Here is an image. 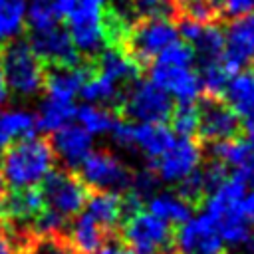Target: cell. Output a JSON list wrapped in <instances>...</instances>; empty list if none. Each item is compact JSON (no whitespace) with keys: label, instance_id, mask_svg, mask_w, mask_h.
Masks as SVG:
<instances>
[{"label":"cell","instance_id":"obj_1","mask_svg":"<svg viewBox=\"0 0 254 254\" xmlns=\"http://www.w3.org/2000/svg\"><path fill=\"white\" fill-rule=\"evenodd\" d=\"M56 153L48 137H22L2 151L0 169L12 189L38 187L54 169Z\"/></svg>","mask_w":254,"mask_h":254},{"label":"cell","instance_id":"obj_2","mask_svg":"<svg viewBox=\"0 0 254 254\" xmlns=\"http://www.w3.org/2000/svg\"><path fill=\"white\" fill-rule=\"evenodd\" d=\"M177 22L169 14H143L129 24L119 52H123L143 69L149 67L167 46L177 42Z\"/></svg>","mask_w":254,"mask_h":254},{"label":"cell","instance_id":"obj_3","mask_svg":"<svg viewBox=\"0 0 254 254\" xmlns=\"http://www.w3.org/2000/svg\"><path fill=\"white\" fill-rule=\"evenodd\" d=\"M246 194V185L236 175H228L206 198V216L214 224L224 242L244 244L254 230L240 212V200Z\"/></svg>","mask_w":254,"mask_h":254},{"label":"cell","instance_id":"obj_4","mask_svg":"<svg viewBox=\"0 0 254 254\" xmlns=\"http://www.w3.org/2000/svg\"><path fill=\"white\" fill-rule=\"evenodd\" d=\"M0 60L4 69V79L10 91L22 97H32L44 89L46 65L34 54L28 42L10 40L0 46Z\"/></svg>","mask_w":254,"mask_h":254},{"label":"cell","instance_id":"obj_5","mask_svg":"<svg viewBox=\"0 0 254 254\" xmlns=\"http://www.w3.org/2000/svg\"><path fill=\"white\" fill-rule=\"evenodd\" d=\"M117 236L135 254H167L173 250V224L149 210H135L123 218Z\"/></svg>","mask_w":254,"mask_h":254},{"label":"cell","instance_id":"obj_6","mask_svg":"<svg viewBox=\"0 0 254 254\" xmlns=\"http://www.w3.org/2000/svg\"><path fill=\"white\" fill-rule=\"evenodd\" d=\"M171 95L151 79H135L115 105L119 119H135L141 123H165L173 113Z\"/></svg>","mask_w":254,"mask_h":254},{"label":"cell","instance_id":"obj_7","mask_svg":"<svg viewBox=\"0 0 254 254\" xmlns=\"http://www.w3.org/2000/svg\"><path fill=\"white\" fill-rule=\"evenodd\" d=\"M42 198L44 206L58 212L64 218L77 216L87 202L89 189L71 169H52L42 181Z\"/></svg>","mask_w":254,"mask_h":254},{"label":"cell","instance_id":"obj_8","mask_svg":"<svg viewBox=\"0 0 254 254\" xmlns=\"http://www.w3.org/2000/svg\"><path fill=\"white\" fill-rule=\"evenodd\" d=\"M79 179L89 190H109L125 194L131 189L133 173L109 151H89V155L79 163Z\"/></svg>","mask_w":254,"mask_h":254},{"label":"cell","instance_id":"obj_9","mask_svg":"<svg viewBox=\"0 0 254 254\" xmlns=\"http://www.w3.org/2000/svg\"><path fill=\"white\" fill-rule=\"evenodd\" d=\"M198 127L196 139L200 143H216L240 137L242 121L240 115L222 99L210 95H198Z\"/></svg>","mask_w":254,"mask_h":254},{"label":"cell","instance_id":"obj_10","mask_svg":"<svg viewBox=\"0 0 254 254\" xmlns=\"http://www.w3.org/2000/svg\"><path fill=\"white\" fill-rule=\"evenodd\" d=\"M111 135L115 143L123 149H139L149 159V163L161 157L175 141L171 127H167L165 123H133L117 119L111 129Z\"/></svg>","mask_w":254,"mask_h":254},{"label":"cell","instance_id":"obj_11","mask_svg":"<svg viewBox=\"0 0 254 254\" xmlns=\"http://www.w3.org/2000/svg\"><path fill=\"white\" fill-rule=\"evenodd\" d=\"M65 30L79 56L93 60L105 48L101 30V4H95L91 0H79L77 6L67 14Z\"/></svg>","mask_w":254,"mask_h":254},{"label":"cell","instance_id":"obj_12","mask_svg":"<svg viewBox=\"0 0 254 254\" xmlns=\"http://www.w3.org/2000/svg\"><path fill=\"white\" fill-rule=\"evenodd\" d=\"M202 157V143L194 137H179L171 143V147L157 157L153 163H149V171L159 181L165 183H179L187 175L198 169Z\"/></svg>","mask_w":254,"mask_h":254},{"label":"cell","instance_id":"obj_13","mask_svg":"<svg viewBox=\"0 0 254 254\" xmlns=\"http://www.w3.org/2000/svg\"><path fill=\"white\" fill-rule=\"evenodd\" d=\"M28 44L46 67H75L81 64V56L67 30L60 24L42 32H30Z\"/></svg>","mask_w":254,"mask_h":254},{"label":"cell","instance_id":"obj_14","mask_svg":"<svg viewBox=\"0 0 254 254\" xmlns=\"http://www.w3.org/2000/svg\"><path fill=\"white\" fill-rule=\"evenodd\" d=\"M220 62L230 77L244 69L250 62L254 64V12L238 16L228 24Z\"/></svg>","mask_w":254,"mask_h":254},{"label":"cell","instance_id":"obj_15","mask_svg":"<svg viewBox=\"0 0 254 254\" xmlns=\"http://www.w3.org/2000/svg\"><path fill=\"white\" fill-rule=\"evenodd\" d=\"M175 254H224V240L206 214L189 218L175 230Z\"/></svg>","mask_w":254,"mask_h":254},{"label":"cell","instance_id":"obj_16","mask_svg":"<svg viewBox=\"0 0 254 254\" xmlns=\"http://www.w3.org/2000/svg\"><path fill=\"white\" fill-rule=\"evenodd\" d=\"M151 81L165 89L169 95H175L179 101H194L200 93V77L192 65H179L155 60L151 65Z\"/></svg>","mask_w":254,"mask_h":254},{"label":"cell","instance_id":"obj_17","mask_svg":"<svg viewBox=\"0 0 254 254\" xmlns=\"http://www.w3.org/2000/svg\"><path fill=\"white\" fill-rule=\"evenodd\" d=\"M52 149L56 153V157H60L67 167L65 169H77L79 163L89 155L91 151V135L81 127V125H64L60 129H56L50 137Z\"/></svg>","mask_w":254,"mask_h":254},{"label":"cell","instance_id":"obj_18","mask_svg":"<svg viewBox=\"0 0 254 254\" xmlns=\"http://www.w3.org/2000/svg\"><path fill=\"white\" fill-rule=\"evenodd\" d=\"M87 73H89V60L81 62L75 67H46V79H44L46 97L73 103V97L79 93Z\"/></svg>","mask_w":254,"mask_h":254},{"label":"cell","instance_id":"obj_19","mask_svg":"<svg viewBox=\"0 0 254 254\" xmlns=\"http://www.w3.org/2000/svg\"><path fill=\"white\" fill-rule=\"evenodd\" d=\"M85 208H87L85 212L109 232H117L119 224L125 218V200L123 194L119 192L89 190Z\"/></svg>","mask_w":254,"mask_h":254},{"label":"cell","instance_id":"obj_20","mask_svg":"<svg viewBox=\"0 0 254 254\" xmlns=\"http://www.w3.org/2000/svg\"><path fill=\"white\" fill-rule=\"evenodd\" d=\"M113 236H117V232L105 230L87 212L73 216V220L67 226V238L77 254H93L97 248H101Z\"/></svg>","mask_w":254,"mask_h":254},{"label":"cell","instance_id":"obj_21","mask_svg":"<svg viewBox=\"0 0 254 254\" xmlns=\"http://www.w3.org/2000/svg\"><path fill=\"white\" fill-rule=\"evenodd\" d=\"M36 131L38 121L34 113L20 109H0V151L22 137L36 135Z\"/></svg>","mask_w":254,"mask_h":254},{"label":"cell","instance_id":"obj_22","mask_svg":"<svg viewBox=\"0 0 254 254\" xmlns=\"http://www.w3.org/2000/svg\"><path fill=\"white\" fill-rule=\"evenodd\" d=\"M121 83H117L115 79L107 77L105 73H99L91 67V62H89V73L85 77V81L81 83V97L89 103H111V109L115 111V105L119 103L123 91L119 87Z\"/></svg>","mask_w":254,"mask_h":254},{"label":"cell","instance_id":"obj_23","mask_svg":"<svg viewBox=\"0 0 254 254\" xmlns=\"http://www.w3.org/2000/svg\"><path fill=\"white\" fill-rule=\"evenodd\" d=\"M194 50V58H198L200 64L218 62L224 54V30L216 24H202L194 40L189 44Z\"/></svg>","mask_w":254,"mask_h":254},{"label":"cell","instance_id":"obj_24","mask_svg":"<svg viewBox=\"0 0 254 254\" xmlns=\"http://www.w3.org/2000/svg\"><path fill=\"white\" fill-rule=\"evenodd\" d=\"M194 206L173 192H161L153 194L149 198V212L157 214L159 218L171 222V224H183L189 218H192Z\"/></svg>","mask_w":254,"mask_h":254},{"label":"cell","instance_id":"obj_25","mask_svg":"<svg viewBox=\"0 0 254 254\" xmlns=\"http://www.w3.org/2000/svg\"><path fill=\"white\" fill-rule=\"evenodd\" d=\"M75 117L79 125L89 133V135H101V133H111L113 125L117 123V113L113 109L101 107V105H91L83 103L75 109Z\"/></svg>","mask_w":254,"mask_h":254},{"label":"cell","instance_id":"obj_26","mask_svg":"<svg viewBox=\"0 0 254 254\" xmlns=\"http://www.w3.org/2000/svg\"><path fill=\"white\" fill-rule=\"evenodd\" d=\"M71 117H75V107L73 103H65V101H56V99H44L40 113L36 115L38 121V129L46 131V133H54L56 129L67 125L71 121Z\"/></svg>","mask_w":254,"mask_h":254},{"label":"cell","instance_id":"obj_27","mask_svg":"<svg viewBox=\"0 0 254 254\" xmlns=\"http://www.w3.org/2000/svg\"><path fill=\"white\" fill-rule=\"evenodd\" d=\"M26 0H0V44L16 38L26 22Z\"/></svg>","mask_w":254,"mask_h":254},{"label":"cell","instance_id":"obj_28","mask_svg":"<svg viewBox=\"0 0 254 254\" xmlns=\"http://www.w3.org/2000/svg\"><path fill=\"white\" fill-rule=\"evenodd\" d=\"M175 18L194 20L198 24H216L222 16L212 0H171Z\"/></svg>","mask_w":254,"mask_h":254},{"label":"cell","instance_id":"obj_29","mask_svg":"<svg viewBox=\"0 0 254 254\" xmlns=\"http://www.w3.org/2000/svg\"><path fill=\"white\" fill-rule=\"evenodd\" d=\"M60 12L52 4V0H30L26 4V22L30 26V32H42L48 28L58 26Z\"/></svg>","mask_w":254,"mask_h":254},{"label":"cell","instance_id":"obj_30","mask_svg":"<svg viewBox=\"0 0 254 254\" xmlns=\"http://www.w3.org/2000/svg\"><path fill=\"white\" fill-rule=\"evenodd\" d=\"M171 131L179 137H194L198 127V109L194 101H179L169 117Z\"/></svg>","mask_w":254,"mask_h":254},{"label":"cell","instance_id":"obj_31","mask_svg":"<svg viewBox=\"0 0 254 254\" xmlns=\"http://www.w3.org/2000/svg\"><path fill=\"white\" fill-rule=\"evenodd\" d=\"M254 12V0H222L220 16L222 18H238Z\"/></svg>","mask_w":254,"mask_h":254},{"label":"cell","instance_id":"obj_32","mask_svg":"<svg viewBox=\"0 0 254 254\" xmlns=\"http://www.w3.org/2000/svg\"><path fill=\"white\" fill-rule=\"evenodd\" d=\"M0 254H20V242L2 222H0Z\"/></svg>","mask_w":254,"mask_h":254},{"label":"cell","instance_id":"obj_33","mask_svg":"<svg viewBox=\"0 0 254 254\" xmlns=\"http://www.w3.org/2000/svg\"><path fill=\"white\" fill-rule=\"evenodd\" d=\"M93 254H135L119 236H113L109 238L101 248H97Z\"/></svg>","mask_w":254,"mask_h":254},{"label":"cell","instance_id":"obj_34","mask_svg":"<svg viewBox=\"0 0 254 254\" xmlns=\"http://www.w3.org/2000/svg\"><path fill=\"white\" fill-rule=\"evenodd\" d=\"M133 6L139 8V10H145V14H167V12L161 10V6L171 8V0H133Z\"/></svg>","mask_w":254,"mask_h":254},{"label":"cell","instance_id":"obj_35","mask_svg":"<svg viewBox=\"0 0 254 254\" xmlns=\"http://www.w3.org/2000/svg\"><path fill=\"white\" fill-rule=\"evenodd\" d=\"M240 212L244 216V220L250 224V228H254V190L246 192L240 200Z\"/></svg>","mask_w":254,"mask_h":254},{"label":"cell","instance_id":"obj_36","mask_svg":"<svg viewBox=\"0 0 254 254\" xmlns=\"http://www.w3.org/2000/svg\"><path fill=\"white\" fill-rule=\"evenodd\" d=\"M77 2H79V0H52V4L56 6V10L60 12L62 18L67 16V14L77 6Z\"/></svg>","mask_w":254,"mask_h":254},{"label":"cell","instance_id":"obj_37","mask_svg":"<svg viewBox=\"0 0 254 254\" xmlns=\"http://www.w3.org/2000/svg\"><path fill=\"white\" fill-rule=\"evenodd\" d=\"M242 131L248 135V139H246V141L254 143V111H252V113H248V115L244 117V123H242Z\"/></svg>","mask_w":254,"mask_h":254},{"label":"cell","instance_id":"obj_38","mask_svg":"<svg viewBox=\"0 0 254 254\" xmlns=\"http://www.w3.org/2000/svg\"><path fill=\"white\" fill-rule=\"evenodd\" d=\"M8 99V85L4 79V69H2V60H0V103H4Z\"/></svg>","mask_w":254,"mask_h":254},{"label":"cell","instance_id":"obj_39","mask_svg":"<svg viewBox=\"0 0 254 254\" xmlns=\"http://www.w3.org/2000/svg\"><path fill=\"white\" fill-rule=\"evenodd\" d=\"M6 192H8V189H6V181H4V175H2V169H0V202L4 200Z\"/></svg>","mask_w":254,"mask_h":254},{"label":"cell","instance_id":"obj_40","mask_svg":"<svg viewBox=\"0 0 254 254\" xmlns=\"http://www.w3.org/2000/svg\"><path fill=\"white\" fill-rule=\"evenodd\" d=\"M91 2H95V4H103L105 0H91Z\"/></svg>","mask_w":254,"mask_h":254}]
</instances>
